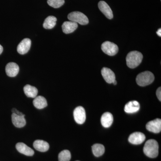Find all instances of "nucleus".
<instances>
[{
	"mask_svg": "<svg viewBox=\"0 0 161 161\" xmlns=\"http://www.w3.org/2000/svg\"><path fill=\"white\" fill-rule=\"evenodd\" d=\"M154 80V76L151 72H142L136 78V83L141 86H145L151 84Z\"/></svg>",
	"mask_w": 161,
	"mask_h": 161,
	"instance_id": "3",
	"label": "nucleus"
},
{
	"mask_svg": "<svg viewBox=\"0 0 161 161\" xmlns=\"http://www.w3.org/2000/svg\"><path fill=\"white\" fill-rule=\"evenodd\" d=\"M140 108V104L136 101L129 102L125 107V112L127 113H133L138 112Z\"/></svg>",
	"mask_w": 161,
	"mask_h": 161,
	"instance_id": "16",
	"label": "nucleus"
},
{
	"mask_svg": "<svg viewBox=\"0 0 161 161\" xmlns=\"http://www.w3.org/2000/svg\"><path fill=\"white\" fill-rule=\"evenodd\" d=\"M11 118L13 124L17 128H23L26 125V120L25 118V115L23 116H19L13 113Z\"/></svg>",
	"mask_w": 161,
	"mask_h": 161,
	"instance_id": "15",
	"label": "nucleus"
},
{
	"mask_svg": "<svg viewBox=\"0 0 161 161\" xmlns=\"http://www.w3.org/2000/svg\"><path fill=\"white\" fill-rule=\"evenodd\" d=\"M35 149L40 152H46L49 150V145L47 142L41 140L35 141L33 143Z\"/></svg>",
	"mask_w": 161,
	"mask_h": 161,
	"instance_id": "17",
	"label": "nucleus"
},
{
	"mask_svg": "<svg viewBox=\"0 0 161 161\" xmlns=\"http://www.w3.org/2000/svg\"><path fill=\"white\" fill-rule=\"evenodd\" d=\"M98 7L99 9L108 19H111L113 18L112 9L106 2L100 1L98 3Z\"/></svg>",
	"mask_w": 161,
	"mask_h": 161,
	"instance_id": "10",
	"label": "nucleus"
},
{
	"mask_svg": "<svg viewBox=\"0 0 161 161\" xmlns=\"http://www.w3.org/2000/svg\"><path fill=\"white\" fill-rule=\"evenodd\" d=\"M157 34L159 36L161 37V28H160V29H159L158 30V31H157Z\"/></svg>",
	"mask_w": 161,
	"mask_h": 161,
	"instance_id": "27",
	"label": "nucleus"
},
{
	"mask_svg": "<svg viewBox=\"0 0 161 161\" xmlns=\"http://www.w3.org/2000/svg\"><path fill=\"white\" fill-rule=\"evenodd\" d=\"M34 106L39 109L44 108L47 106L46 98L42 96H36L33 101Z\"/></svg>",
	"mask_w": 161,
	"mask_h": 161,
	"instance_id": "19",
	"label": "nucleus"
},
{
	"mask_svg": "<svg viewBox=\"0 0 161 161\" xmlns=\"http://www.w3.org/2000/svg\"><path fill=\"white\" fill-rule=\"evenodd\" d=\"M16 148L19 152L24 155L32 156L34 154V150L23 143H18L16 145Z\"/></svg>",
	"mask_w": 161,
	"mask_h": 161,
	"instance_id": "13",
	"label": "nucleus"
},
{
	"mask_svg": "<svg viewBox=\"0 0 161 161\" xmlns=\"http://www.w3.org/2000/svg\"><path fill=\"white\" fill-rule=\"evenodd\" d=\"M92 152L95 156L98 157L103 155L105 152V148L103 145L95 144L92 147Z\"/></svg>",
	"mask_w": 161,
	"mask_h": 161,
	"instance_id": "22",
	"label": "nucleus"
},
{
	"mask_svg": "<svg viewBox=\"0 0 161 161\" xmlns=\"http://www.w3.org/2000/svg\"><path fill=\"white\" fill-rule=\"evenodd\" d=\"M113 121V115L108 112H105L101 119L102 125L105 128H109L112 125Z\"/></svg>",
	"mask_w": 161,
	"mask_h": 161,
	"instance_id": "18",
	"label": "nucleus"
},
{
	"mask_svg": "<svg viewBox=\"0 0 161 161\" xmlns=\"http://www.w3.org/2000/svg\"><path fill=\"white\" fill-rule=\"evenodd\" d=\"M78 23L72 21H66L63 23L62 26V31L64 33H71L78 28Z\"/></svg>",
	"mask_w": 161,
	"mask_h": 161,
	"instance_id": "14",
	"label": "nucleus"
},
{
	"mask_svg": "<svg viewBox=\"0 0 161 161\" xmlns=\"http://www.w3.org/2000/svg\"><path fill=\"white\" fill-rule=\"evenodd\" d=\"M71 155L69 150H64L60 153L58 155L59 161H69Z\"/></svg>",
	"mask_w": 161,
	"mask_h": 161,
	"instance_id": "23",
	"label": "nucleus"
},
{
	"mask_svg": "<svg viewBox=\"0 0 161 161\" xmlns=\"http://www.w3.org/2000/svg\"></svg>",
	"mask_w": 161,
	"mask_h": 161,
	"instance_id": "30",
	"label": "nucleus"
},
{
	"mask_svg": "<svg viewBox=\"0 0 161 161\" xmlns=\"http://www.w3.org/2000/svg\"><path fill=\"white\" fill-rule=\"evenodd\" d=\"M68 19L70 21L79 23L81 25H87L89 23V19L86 16L80 12L75 11L70 13L68 16Z\"/></svg>",
	"mask_w": 161,
	"mask_h": 161,
	"instance_id": "4",
	"label": "nucleus"
},
{
	"mask_svg": "<svg viewBox=\"0 0 161 161\" xmlns=\"http://www.w3.org/2000/svg\"><path fill=\"white\" fill-rule=\"evenodd\" d=\"M146 139V136L141 132H134L132 133L129 137L130 143L133 145H140Z\"/></svg>",
	"mask_w": 161,
	"mask_h": 161,
	"instance_id": "8",
	"label": "nucleus"
},
{
	"mask_svg": "<svg viewBox=\"0 0 161 161\" xmlns=\"http://www.w3.org/2000/svg\"><path fill=\"white\" fill-rule=\"evenodd\" d=\"M143 55L140 52L134 51L129 53L126 57L127 66L131 69L137 67L142 62Z\"/></svg>",
	"mask_w": 161,
	"mask_h": 161,
	"instance_id": "2",
	"label": "nucleus"
},
{
	"mask_svg": "<svg viewBox=\"0 0 161 161\" xmlns=\"http://www.w3.org/2000/svg\"><path fill=\"white\" fill-rule=\"evenodd\" d=\"M19 71V68L16 63L10 62L7 64L6 67V72L7 76L14 77L17 75Z\"/></svg>",
	"mask_w": 161,
	"mask_h": 161,
	"instance_id": "11",
	"label": "nucleus"
},
{
	"mask_svg": "<svg viewBox=\"0 0 161 161\" xmlns=\"http://www.w3.org/2000/svg\"><path fill=\"white\" fill-rule=\"evenodd\" d=\"M158 144L155 140L150 139L145 143L143 151L145 155L150 158H155L158 154Z\"/></svg>",
	"mask_w": 161,
	"mask_h": 161,
	"instance_id": "1",
	"label": "nucleus"
},
{
	"mask_svg": "<svg viewBox=\"0 0 161 161\" xmlns=\"http://www.w3.org/2000/svg\"><path fill=\"white\" fill-rule=\"evenodd\" d=\"M112 83H113V84L115 85H116V84H117V81H116V80H114V81H113V82Z\"/></svg>",
	"mask_w": 161,
	"mask_h": 161,
	"instance_id": "29",
	"label": "nucleus"
},
{
	"mask_svg": "<svg viewBox=\"0 0 161 161\" xmlns=\"http://www.w3.org/2000/svg\"><path fill=\"white\" fill-rule=\"evenodd\" d=\"M156 95L157 96L158 98L160 101H161V87H159L156 91Z\"/></svg>",
	"mask_w": 161,
	"mask_h": 161,
	"instance_id": "26",
	"label": "nucleus"
},
{
	"mask_svg": "<svg viewBox=\"0 0 161 161\" xmlns=\"http://www.w3.org/2000/svg\"><path fill=\"white\" fill-rule=\"evenodd\" d=\"M12 112L13 113H14V114H16V115H19V116H23V115H24L22 112H20L19 111H18V110L15 108H14L12 109Z\"/></svg>",
	"mask_w": 161,
	"mask_h": 161,
	"instance_id": "25",
	"label": "nucleus"
},
{
	"mask_svg": "<svg viewBox=\"0 0 161 161\" xmlns=\"http://www.w3.org/2000/svg\"><path fill=\"white\" fill-rule=\"evenodd\" d=\"M24 93L26 96L30 98H35L38 94V90L36 87L26 85L23 88Z\"/></svg>",
	"mask_w": 161,
	"mask_h": 161,
	"instance_id": "20",
	"label": "nucleus"
},
{
	"mask_svg": "<svg viewBox=\"0 0 161 161\" xmlns=\"http://www.w3.org/2000/svg\"><path fill=\"white\" fill-rule=\"evenodd\" d=\"M146 128L150 132L158 133L161 131V119H156L154 120L150 121L146 125Z\"/></svg>",
	"mask_w": 161,
	"mask_h": 161,
	"instance_id": "7",
	"label": "nucleus"
},
{
	"mask_svg": "<svg viewBox=\"0 0 161 161\" xmlns=\"http://www.w3.org/2000/svg\"><path fill=\"white\" fill-rule=\"evenodd\" d=\"M101 48L105 53L110 56H115L118 53L119 51L117 45L109 41L104 42L102 44Z\"/></svg>",
	"mask_w": 161,
	"mask_h": 161,
	"instance_id": "5",
	"label": "nucleus"
},
{
	"mask_svg": "<svg viewBox=\"0 0 161 161\" xmlns=\"http://www.w3.org/2000/svg\"><path fill=\"white\" fill-rule=\"evenodd\" d=\"M101 74L107 83L111 84L115 80V76L114 72L108 68L104 67L101 70Z\"/></svg>",
	"mask_w": 161,
	"mask_h": 161,
	"instance_id": "12",
	"label": "nucleus"
},
{
	"mask_svg": "<svg viewBox=\"0 0 161 161\" xmlns=\"http://www.w3.org/2000/svg\"><path fill=\"white\" fill-rule=\"evenodd\" d=\"M57 18L53 16H49L44 20L43 27L46 29H51L53 28L56 24Z\"/></svg>",
	"mask_w": 161,
	"mask_h": 161,
	"instance_id": "21",
	"label": "nucleus"
},
{
	"mask_svg": "<svg viewBox=\"0 0 161 161\" xmlns=\"http://www.w3.org/2000/svg\"><path fill=\"white\" fill-rule=\"evenodd\" d=\"M3 46L0 44V55L2 54V53H3Z\"/></svg>",
	"mask_w": 161,
	"mask_h": 161,
	"instance_id": "28",
	"label": "nucleus"
},
{
	"mask_svg": "<svg viewBox=\"0 0 161 161\" xmlns=\"http://www.w3.org/2000/svg\"><path fill=\"white\" fill-rule=\"evenodd\" d=\"M74 116L76 123L79 125L83 124L86 119L85 110L83 107L79 106L76 108L74 110Z\"/></svg>",
	"mask_w": 161,
	"mask_h": 161,
	"instance_id": "6",
	"label": "nucleus"
},
{
	"mask_svg": "<svg viewBox=\"0 0 161 161\" xmlns=\"http://www.w3.org/2000/svg\"><path fill=\"white\" fill-rule=\"evenodd\" d=\"M47 4L54 8H60L64 3V0H47Z\"/></svg>",
	"mask_w": 161,
	"mask_h": 161,
	"instance_id": "24",
	"label": "nucleus"
},
{
	"mask_svg": "<svg viewBox=\"0 0 161 161\" xmlns=\"http://www.w3.org/2000/svg\"><path fill=\"white\" fill-rule=\"evenodd\" d=\"M31 40L28 38L23 39L18 45L17 51L20 54L23 55L26 53L31 46Z\"/></svg>",
	"mask_w": 161,
	"mask_h": 161,
	"instance_id": "9",
	"label": "nucleus"
}]
</instances>
